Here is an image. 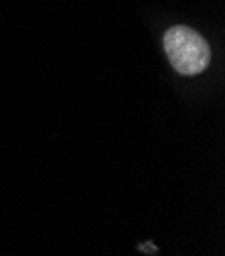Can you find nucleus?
I'll return each mask as SVG.
<instances>
[{
	"label": "nucleus",
	"mask_w": 225,
	"mask_h": 256,
	"mask_svg": "<svg viewBox=\"0 0 225 256\" xmlns=\"http://www.w3.org/2000/svg\"><path fill=\"white\" fill-rule=\"evenodd\" d=\"M163 47L171 66L181 76H197L201 74L211 59V49L207 41L189 26H173L163 37Z\"/></svg>",
	"instance_id": "nucleus-1"
}]
</instances>
